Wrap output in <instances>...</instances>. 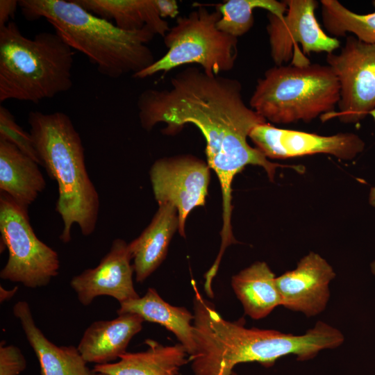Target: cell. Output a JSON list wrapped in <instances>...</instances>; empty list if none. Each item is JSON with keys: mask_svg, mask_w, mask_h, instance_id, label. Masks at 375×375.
<instances>
[{"mask_svg": "<svg viewBox=\"0 0 375 375\" xmlns=\"http://www.w3.org/2000/svg\"><path fill=\"white\" fill-rule=\"evenodd\" d=\"M242 85L235 78L188 67L173 76L169 88H149L137 101L142 127L147 131L159 123L167 135L185 124L196 126L206 142L207 163L223 188L247 165H260L263 156L247 142L256 126L267 122L244 103Z\"/></svg>", "mask_w": 375, "mask_h": 375, "instance_id": "cell-1", "label": "cell"}, {"mask_svg": "<svg viewBox=\"0 0 375 375\" xmlns=\"http://www.w3.org/2000/svg\"><path fill=\"white\" fill-rule=\"evenodd\" d=\"M194 312L196 351L189 356L194 375H231L235 366L244 362L270 367L289 355L306 361L344 341L339 329L322 321L301 335L247 328L242 319H224L198 290L194 291Z\"/></svg>", "mask_w": 375, "mask_h": 375, "instance_id": "cell-2", "label": "cell"}, {"mask_svg": "<svg viewBox=\"0 0 375 375\" xmlns=\"http://www.w3.org/2000/svg\"><path fill=\"white\" fill-rule=\"evenodd\" d=\"M28 21L46 19L72 49L88 57L103 75L134 74L155 62L147 46L156 35L148 28L127 31L86 10L74 0H20Z\"/></svg>", "mask_w": 375, "mask_h": 375, "instance_id": "cell-3", "label": "cell"}, {"mask_svg": "<svg viewBox=\"0 0 375 375\" xmlns=\"http://www.w3.org/2000/svg\"><path fill=\"white\" fill-rule=\"evenodd\" d=\"M28 122L35 149L49 176L58 184L56 210L63 228L60 239L71 241L72 226L88 236L95 230L99 197L87 172L84 148L70 117L62 112L31 111Z\"/></svg>", "mask_w": 375, "mask_h": 375, "instance_id": "cell-4", "label": "cell"}, {"mask_svg": "<svg viewBox=\"0 0 375 375\" xmlns=\"http://www.w3.org/2000/svg\"><path fill=\"white\" fill-rule=\"evenodd\" d=\"M73 49L55 33L24 36L14 22L0 28V102L38 103L72 87Z\"/></svg>", "mask_w": 375, "mask_h": 375, "instance_id": "cell-5", "label": "cell"}, {"mask_svg": "<svg viewBox=\"0 0 375 375\" xmlns=\"http://www.w3.org/2000/svg\"><path fill=\"white\" fill-rule=\"evenodd\" d=\"M339 80L328 65L274 66L257 81L250 108L274 124L310 122L335 112Z\"/></svg>", "mask_w": 375, "mask_h": 375, "instance_id": "cell-6", "label": "cell"}, {"mask_svg": "<svg viewBox=\"0 0 375 375\" xmlns=\"http://www.w3.org/2000/svg\"><path fill=\"white\" fill-rule=\"evenodd\" d=\"M222 15L203 6L178 17L164 37L167 53L148 67L134 74L145 78L188 64H197L208 74L231 70L238 57V38L221 31L217 23Z\"/></svg>", "mask_w": 375, "mask_h": 375, "instance_id": "cell-7", "label": "cell"}, {"mask_svg": "<svg viewBox=\"0 0 375 375\" xmlns=\"http://www.w3.org/2000/svg\"><path fill=\"white\" fill-rule=\"evenodd\" d=\"M27 210L0 193L1 244L8 251L0 277L38 288L47 285L58 274L60 260L58 253L35 235Z\"/></svg>", "mask_w": 375, "mask_h": 375, "instance_id": "cell-8", "label": "cell"}, {"mask_svg": "<svg viewBox=\"0 0 375 375\" xmlns=\"http://www.w3.org/2000/svg\"><path fill=\"white\" fill-rule=\"evenodd\" d=\"M287 11L282 17L267 14L266 29L270 55L275 65H305L310 63L305 55L312 52L333 53L340 47L338 38L328 35L315 17V0H286Z\"/></svg>", "mask_w": 375, "mask_h": 375, "instance_id": "cell-9", "label": "cell"}, {"mask_svg": "<svg viewBox=\"0 0 375 375\" xmlns=\"http://www.w3.org/2000/svg\"><path fill=\"white\" fill-rule=\"evenodd\" d=\"M326 60L339 80L340 99L338 111L321 118L360 122L375 108V44L349 35L340 53H327Z\"/></svg>", "mask_w": 375, "mask_h": 375, "instance_id": "cell-10", "label": "cell"}, {"mask_svg": "<svg viewBox=\"0 0 375 375\" xmlns=\"http://www.w3.org/2000/svg\"><path fill=\"white\" fill-rule=\"evenodd\" d=\"M210 169L207 162L192 155L160 158L151 167L154 197L158 205L169 203L177 209L178 231L183 237L190 211L205 204Z\"/></svg>", "mask_w": 375, "mask_h": 375, "instance_id": "cell-11", "label": "cell"}, {"mask_svg": "<svg viewBox=\"0 0 375 375\" xmlns=\"http://www.w3.org/2000/svg\"><path fill=\"white\" fill-rule=\"evenodd\" d=\"M249 138L256 148L270 159L325 153L348 160L354 158L365 148L364 141L352 133L320 135L280 128L267 122L253 128Z\"/></svg>", "mask_w": 375, "mask_h": 375, "instance_id": "cell-12", "label": "cell"}, {"mask_svg": "<svg viewBox=\"0 0 375 375\" xmlns=\"http://www.w3.org/2000/svg\"><path fill=\"white\" fill-rule=\"evenodd\" d=\"M335 276L333 267L323 257L309 252L295 269L276 277L281 306L308 317L319 315L327 306L329 285Z\"/></svg>", "mask_w": 375, "mask_h": 375, "instance_id": "cell-13", "label": "cell"}, {"mask_svg": "<svg viewBox=\"0 0 375 375\" xmlns=\"http://www.w3.org/2000/svg\"><path fill=\"white\" fill-rule=\"evenodd\" d=\"M132 259L128 244L122 239H115L97 266L87 269L71 279L70 286L79 302L88 306L100 296L111 297L119 303L138 298L133 281Z\"/></svg>", "mask_w": 375, "mask_h": 375, "instance_id": "cell-14", "label": "cell"}, {"mask_svg": "<svg viewBox=\"0 0 375 375\" xmlns=\"http://www.w3.org/2000/svg\"><path fill=\"white\" fill-rule=\"evenodd\" d=\"M144 320L134 313H124L111 320L92 323L85 331L78 350L87 363L114 362L126 353L131 339L143 326Z\"/></svg>", "mask_w": 375, "mask_h": 375, "instance_id": "cell-15", "label": "cell"}, {"mask_svg": "<svg viewBox=\"0 0 375 375\" xmlns=\"http://www.w3.org/2000/svg\"><path fill=\"white\" fill-rule=\"evenodd\" d=\"M26 339L38 360L41 375H92L77 347L57 346L44 335L35 323L26 301H17L12 308Z\"/></svg>", "mask_w": 375, "mask_h": 375, "instance_id": "cell-16", "label": "cell"}, {"mask_svg": "<svg viewBox=\"0 0 375 375\" xmlns=\"http://www.w3.org/2000/svg\"><path fill=\"white\" fill-rule=\"evenodd\" d=\"M178 228L177 209L169 203L159 204L148 226L128 244L138 283L146 280L165 260L171 240Z\"/></svg>", "mask_w": 375, "mask_h": 375, "instance_id": "cell-17", "label": "cell"}, {"mask_svg": "<svg viewBox=\"0 0 375 375\" xmlns=\"http://www.w3.org/2000/svg\"><path fill=\"white\" fill-rule=\"evenodd\" d=\"M145 344V351L126 352L114 362L95 365L92 371L109 375H181V368L189 362V355L181 343L165 346L147 339Z\"/></svg>", "mask_w": 375, "mask_h": 375, "instance_id": "cell-18", "label": "cell"}, {"mask_svg": "<svg viewBox=\"0 0 375 375\" xmlns=\"http://www.w3.org/2000/svg\"><path fill=\"white\" fill-rule=\"evenodd\" d=\"M40 165L17 147L0 139V190L25 209L46 188Z\"/></svg>", "mask_w": 375, "mask_h": 375, "instance_id": "cell-19", "label": "cell"}, {"mask_svg": "<svg viewBox=\"0 0 375 375\" xmlns=\"http://www.w3.org/2000/svg\"><path fill=\"white\" fill-rule=\"evenodd\" d=\"M117 312L137 314L144 321L159 324L175 335L189 356L196 351L192 324L194 315L184 307L168 303L153 288H149L142 297L120 303Z\"/></svg>", "mask_w": 375, "mask_h": 375, "instance_id": "cell-20", "label": "cell"}, {"mask_svg": "<svg viewBox=\"0 0 375 375\" xmlns=\"http://www.w3.org/2000/svg\"><path fill=\"white\" fill-rule=\"evenodd\" d=\"M94 15L114 21L118 28L127 31L148 28L165 37L169 30L167 22L159 14L156 0H74Z\"/></svg>", "mask_w": 375, "mask_h": 375, "instance_id": "cell-21", "label": "cell"}, {"mask_svg": "<svg viewBox=\"0 0 375 375\" xmlns=\"http://www.w3.org/2000/svg\"><path fill=\"white\" fill-rule=\"evenodd\" d=\"M276 277L265 262L257 261L231 278V286L244 312L253 319L282 306Z\"/></svg>", "mask_w": 375, "mask_h": 375, "instance_id": "cell-22", "label": "cell"}, {"mask_svg": "<svg viewBox=\"0 0 375 375\" xmlns=\"http://www.w3.org/2000/svg\"><path fill=\"white\" fill-rule=\"evenodd\" d=\"M321 14L326 31L337 38L351 33L359 40L375 44V10L356 13L337 0H321ZM375 8V0L372 1Z\"/></svg>", "mask_w": 375, "mask_h": 375, "instance_id": "cell-23", "label": "cell"}, {"mask_svg": "<svg viewBox=\"0 0 375 375\" xmlns=\"http://www.w3.org/2000/svg\"><path fill=\"white\" fill-rule=\"evenodd\" d=\"M217 6L222 15L217 23V28L237 38L247 33L253 26L254 9L267 10L269 13L278 17H282L287 11L285 1L276 0H228Z\"/></svg>", "mask_w": 375, "mask_h": 375, "instance_id": "cell-24", "label": "cell"}, {"mask_svg": "<svg viewBox=\"0 0 375 375\" xmlns=\"http://www.w3.org/2000/svg\"><path fill=\"white\" fill-rule=\"evenodd\" d=\"M0 139L14 144L41 165L31 133L18 125L13 115L3 106H0Z\"/></svg>", "mask_w": 375, "mask_h": 375, "instance_id": "cell-25", "label": "cell"}, {"mask_svg": "<svg viewBox=\"0 0 375 375\" xmlns=\"http://www.w3.org/2000/svg\"><path fill=\"white\" fill-rule=\"evenodd\" d=\"M26 368V360L19 348L0 344V375H19Z\"/></svg>", "mask_w": 375, "mask_h": 375, "instance_id": "cell-26", "label": "cell"}, {"mask_svg": "<svg viewBox=\"0 0 375 375\" xmlns=\"http://www.w3.org/2000/svg\"><path fill=\"white\" fill-rule=\"evenodd\" d=\"M17 6L19 3L16 0L0 1V28L10 22L9 20L15 15Z\"/></svg>", "mask_w": 375, "mask_h": 375, "instance_id": "cell-27", "label": "cell"}, {"mask_svg": "<svg viewBox=\"0 0 375 375\" xmlns=\"http://www.w3.org/2000/svg\"><path fill=\"white\" fill-rule=\"evenodd\" d=\"M156 3L162 18L170 17H176L178 14V7L174 0H156Z\"/></svg>", "mask_w": 375, "mask_h": 375, "instance_id": "cell-28", "label": "cell"}, {"mask_svg": "<svg viewBox=\"0 0 375 375\" xmlns=\"http://www.w3.org/2000/svg\"><path fill=\"white\" fill-rule=\"evenodd\" d=\"M18 288L15 286L13 289L6 290L0 286V301L1 303L10 300L17 292Z\"/></svg>", "mask_w": 375, "mask_h": 375, "instance_id": "cell-29", "label": "cell"}, {"mask_svg": "<svg viewBox=\"0 0 375 375\" xmlns=\"http://www.w3.org/2000/svg\"><path fill=\"white\" fill-rule=\"evenodd\" d=\"M369 115H371L375 120V108L370 112ZM369 200V203L375 207V187L371 188Z\"/></svg>", "mask_w": 375, "mask_h": 375, "instance_id": "cell-30", "label": "cell"}, {"mask_svg": "<svg viewBox=\"0 0 375 375\" xmlns=\"http://www.w3.org/2000/svg\"><path fill=\"white\" fill-rule=\"evenodd\" d=\"M370 269L372 274L375 276V260L371 262Z\"/></svg>", "mask_w": 375, "mask_h": 375, "instance_id": "cell-31", "label": "cell"}, {"mask_svg": "<svg viewBox=\"0 0 375 375\" xmlns=\"http://www.w3.org/2000/svg\"><path fill=\"white\" fill-rule=\"evenodd\" d=\"M92 375H109V374H104V373H101V372H93Z\"/></svg>", "mask_w": 375, "mask_h": 375, "instance_id": "cell-32", "label": "cell"}, {"mask_svg": "<svg viewBox=\"0 0 375 375\" xmlns=\"http://www.w3.org/2000/svg\"><path fill=\"white\" fill-rule=\"evenodd\" d=\"M231 375H238V374L233 372H232V374Z\"/></svg>", "mask_w": 375, "mask_h": 375, "instance_id": "cell-33", "label": "cell"}]
</instances>
